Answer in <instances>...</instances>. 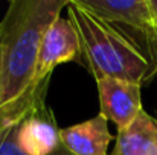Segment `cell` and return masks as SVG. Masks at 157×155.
<instances>
[{
    "label": "cell",
    "instance_id": "6da1fadb",
    "mask_svg": "<svg viewBox=\"0 0 157 155\" xmlns=\"http://www.w3.org/2000/svg\"><path fill=\"white\" fill-rule=\"evenodd\" d=\"M67 0H12L0 21L2 105L20 99L34 84L41 41Z\"/></svg>",
    "mask_w": 157,
    "mask_h": 155
},
{
    "label": "cell",
    "instance_id": "7a4b0ae2",
    "mask_svg": "<svg viewBox=\"0 0 157 155\" xmlns=\"http://www.w3.org/2000/svg\"><path fill=\"white\" fill-rule=\"evenodd\" d=\"M67 18L75 26L82 58L95 79L108 76L142 85L156 70L127 37L114 26L84 8L78 0L67 3Z\"/></svg>",
    "mask_w": 157,
    "mask_h": 155
},
{
    "label": "cell",
    "instance_id": "3957f363",
    "mask_svg": "<svg viewBox=\"0 0 157 155\" xmlns=\"http://www.w3.org/2000/svg\"><path fill=\"white\" fill-rule=\"evenodd\" d=\"M111 26L137 35L139 49L157 72V26L148 0H78Z\"/></svg>",
    "mask_w": 157,
    "mask_h": 155
},
{
    "label": "cell",
    "instance_id": "277c9868",
    "mask_svg": "<svg viewBox=\"0 0 157 155\" xmlns=\"http://www.w3.org/2000/svg\"><path fill=\"white\" fill-rule=\"evenodd\" d=\"M82 49L78 32L69 18L61 15L49 26L41 41L34 82H43L51 78L53 68L64 62H81Z\"/></svg>",
    "mask_w": 157,
    "mask_h": 155
},
{
    "label": "cell",
    "instance_id": "5b68a950",
    "mask_svg": "<svg viewBox=\"0 0 157 155\" xmlns=\"http://www.w3.org/2000/svg\"><path fill=\"white\" fill-rule=\"evenodd\" d=\"M96 84L101 114H104L107 120L114 122L117 131L125 129L144 109L140 85L108 76L98 78Z\"/></svg>",
    "mask_w": 157,
    "mask_h": 155
},
{
    "label": "cell",
    "instance_id": "8992f818",
    "mask_svg": "<svg viewBox=\"0 0 157 155\" xmlns=\"http://www.w3.org/2000/svg\"><path fill=\"white\" fill-rule=\"evenodd\" d=\"M18 145L28 155H49L61 145L59 129L44 98L20 122Z\"/></svg>",
    "mask_w": 157,
    "mask_h": 155
},
{
    "label": "cell",
    "instance_id": "52a82bcc",
    "mask_svg": "<svg viewBox=\"0 0 157 155\" xmlns=\"http://www.w3.org/2000/svg\"><path fill=\"white\" fill-rule=\"evenodd\" d=\"M59 140L73 155H108L113 135L107 117L99 113L86 122L59 129Z\"/></svg>",
    "mask_w": 157,
    "mask_h": 155
},
{
    "label": "cell",
    "instance_id": "ba28073f",
    "mask_svg": "<svg viewBox=\"0 0 157 155\" xmlns=\"http://www.w3.org/2000/svg\"><path fill=\"white\" fill-rule=\"evenodd\" d=\"M111 155H157V119L145 109L125 129L117 131Z\"/></svg>",
    "mask_w": 157,
    "mask_h": 155
},
{
    "label": "cell",
    "instance_id": "9c48e42d",
    "mask_svg": "<svg viewBox=\"0 0 157 155\" xmlns=\"http://www.w3.org/2000/svg\"><path fill=\"white\" fill-rule=\"evenodd\" d=\"M18 125H11L0 134V155H28L18 145Z\"/></svg>",
    "mask_w": 157,
    "mask_h": 155
},
{
    "label": "cell",
    "instance_id": "30bf717a",
    "mask_svg": "<svg viewBox=\"0 0 157 155\" xmlns=\"http://www.w3.org/2000/svg\"><path fill=\"white\" fill-rule=\"evenodd\" d=\"M148 3H150V9H151L153 18H154L156 26H157V0H148Z\"/></svg>",
    "mask_w": 157,
    "mask_h": 155
},
{
    "label": "cell",
    "instance_id": "8fae6325",
    "mask_svg": "<svg viewBox=\"0 0 157 155\" xmlns=\"http://www.w3.org/2000/svg\"><path fill=\"white\" fill-rule=\"evenodd\" d=\"M49 155H73V154H72V152H69V151H67V149H66L63 145H59V146L53 151L52 154H49Z\"/></svg>",
    "mask_w": 157,
    "mask_h": 155
},
{
    "label": "cell",
    "instance_id": "7c38bea8",
    "mask_svg": "<svg viewBox=\"0 0 157 155\" xmlns=\"http://www.w3.org/2000/svg\"><path fill=\"white\" fill-rule=\"evenodd\" d=\"M2 82H3V76H2V55H0V106H2Z\"/></svg>",
    "mask_w": 157,
    "mask_h": 155
},
{
    "label": "cell",
    "instance_id": "4fadbf2b",
    "mask_svg": "<svg viewBox=\"0 0 157 155\" xmlns=\"http://www.w3.org/2000/svg\"><path fill=\"white\" fill-rule=\"evenodd\" d=\"M3 131H5V129H3ZM3 131H2V132H3ZM2 132H0V134H2Z\"/></svg>",
    "mask_w": 157,
    "mask_h": 155
}]
</instances>
